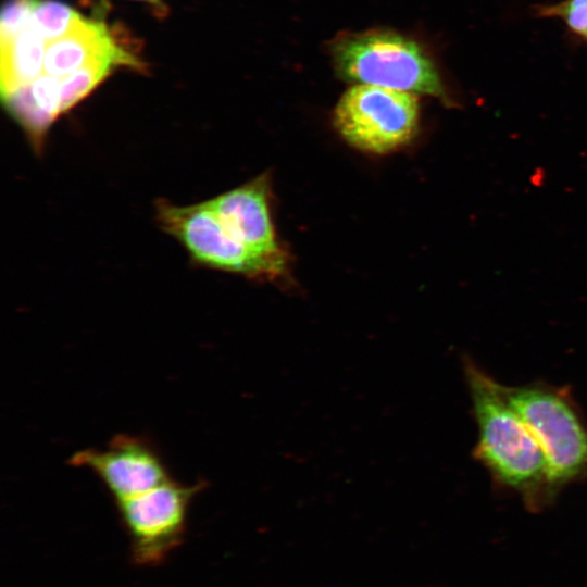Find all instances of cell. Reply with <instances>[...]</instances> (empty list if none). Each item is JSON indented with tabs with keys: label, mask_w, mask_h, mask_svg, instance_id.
<instances>
[{
	"label": "cell",
	"mask_w": 587,
	"mask_h": 587,
	"mask_svg": "<svg viewBox=\"0 0 587 587\" xmlns=\"http://www.w3.org/2000/svg\"><path fill=\"white\" fill-rule=\"evenodd\" d=\"M155 217L159 226L175 238L198 265L263 278H276L287 270V259L260 255L237 241L207 200L191 205L158 200Z\"/></svg>",
	"instance_id": "obj_4"
},
{
	"label": "cell",
	"mask_w": 587,
	"mask_h": 587,
	"mask_svg": "<svg viewBox=\"0 0 587 587\" xmlns=\"http://www.w3.org/2000/svg\"><path fill=\"white\" fill-rule=\"evenodd\" d=\"M68 463L93 472L115 502L172 479L155 446L145 437L127 434L115 435L102 449L79 450Z\"/></svg>",
	"instance_id": "obj_7"
},
{
	"label": "cell",
	"mask_w": 587,
	"mask_h": 587,
	"mask_svg": "<svg viewBox=\"0 0 587 587\" xmlns=\"http://www.w3.org/2000/svg\"><path fill=\"white\" fill-rule=\"evenodd\" d=\"M207 486L170 479L141 495L115 502L130 541V555L136 565L158 566L182 545L188 509Z\"/></svg>",
	"instance_id": "obj_6"
},
{
	"label": "cell",
	"mask_w": 587,
	"mask_h": 587,
	"mask_svg": "<svg viewBox=\"0 0 587 587\" xmlns=\"http://www.w3.org/2000/svg\"><path fill=\"white\" fill-rule=\"evenodd\" d=\"M138 1H143L146 3L151 4L161 13H164L165 11V5L163 3V0H138Z\"/></svg>",
	"instance_id": "obj_15"
},
{
	"label": "cell",
	"mask_w": 587,
	"mask_h": 587,
	"mask_svg": "<svg viewBox=\"0 0 587 587\" xmlns=\"http://www.w3.org/2000/svg\"><path fill=\"white\" fill-rule=\"evenodd\" d=\"M462 365L477 427L473 455L496 485L519 496L529 512L545 510L559 492L539 444L504 397L500 383L470 357L462 358Z\"/></svg>",
	"instance_id": "obj_1"
},
{
	"label": "cell",
	"mask_w": 587,
	"mask_h": 587,
	"mask_svg": "<svg viewBox=\"0 0 587 587\" xmlns=\"http://www.w3.org/2000/svg\"><path fill=\"white\" fill-rule=\"evenodd\" d=\"M419 114V102L412 92L357 84L339 99L334 125L352 147L384 154L414 137Z\"/></svg>",
	"instance_id": "obj_5"
},
{
	"label": "cell",
	"mask_w": 587,
	"mask_h": 587,
	"mask_svg": "<svg viewBox=\"0 0 587 587\" xmlns=\"http://www.w3.org/2000/svg\"><path fill=\"white\" fill-rule=\"evenodd\" d=\"M547 15H557L576 34L587 37V0H566L545 9Z\"/></svg>",
	"instance_id": "obj_14"
},
{
	"label": "cell",
	"mask_w": 587,
	"mask_h": 587,
	"mask_svg": "<svg viewBox=\"0 0 587 587\" xmlns=\"http://www.w3.org/2000/svg\"><path fill=\"white\" fill-rule=\"evenodd\" d=\"M48 41L30 24L17 36L1 43V95L27 85L45 73Z\"/></svg>",
	"instance_id": "obj_10"
},
{
	"label": "cell",
	"mask_w": 587,
	"mask_h": 587,
	"mask_svg": "<svg viewBox=\"0 0 587 587\" xmlns=\"http://www.w3.org/2000/svg\"><path fill=\"white\" fill-rule=\"evenodd\" d=\"M83 16L58 0H37L30 25L49 42L68 34Z\"/></svg>",
	"instance_id": "obj_12"
},
{
	"label": "cell",
	"mask_w": 587,
	"mask_h": 587,
	"mask_svg": "<svg viewBox=\"0 0 587 587\" xmlns=\"http://www.w3.org/2000/svg\"><path fill=\"white\" fill-rule=\"evenodd\" d=\"M108 53L120 54L130 66H139L138 60L114 41L103 23L82 17L68 34L47 43L45 74L62 79L93 58Z\"/></svg>",
	"instance_id": "obj_9"
},
{
	"label": "cell",
	"mask_w": 587,
	"mask_h": 587,
	"mask_svg": "<svg viewBox=\"0 0 587 587\" xmlns=\"http://www.w3.org/2000/svg\"><path fill=\"white\" fill-rule=\"evenodd\" d=\"M338 75L355 84L447 99L440 76L419 43L389 30L349 34L332 45Z\"/></svg>",
	"instance_id": "obj_3"
},
{
	"label": "cell",
	"mask_w": 587,
	"mask_h": 587,
	"mask_svg": "<svg viewBox=\"0 0 587 587\" xmlns=\"http://www.w3.org/2000/svg\"><path fill=\"white\" fill-rule=\"evenodd\" d=\"M207 202L228 233L246 248L266 258L286 259L272 223L266 176H259Z\"/></svg>",
	"instance_id": "obj_8"
},
{
	"label": "cell",
	"mask_w": 587,
	"mask_h": 587,
	"mask_svg": "<svg viewBox=\"0 0 587 587\" xmlns=\"http://www.w3.org/2000/svg\"><path fill=\"white\" fill-rule=\"evenodd\" d=\"M115 64L129 65L122 55L115 53L102 54L61 79V110L67 112L86 98L110 74Z\"/></svg>",
	"instance_id": "obj_11"
},
{
	"label": "cell",
	"mask_w": 587,
	"mask_h": 587,
	"mask_svg": "<svg viewBox=\"0 0 587 587\" xmlns=\"http://www.w3.org/2000/svg\"><path fill=\"white\" fill-rule=\"evenodd\" d=\"M500 387L539 444L554 489L587 478V421L572 394L545 382Z\"/></svg>",
	"instance_id": "obj_2"
},
{
	"label": "cell",
	"mask_w": 587,
	"mask_h": 587,
	"mask_svg": "<svg viewBox=\"0 0 587 587\" xmlns=\"http://www.w3.org/2000/svg\"><path fill=\"white\" fill-rule=\"evenodd\" d=\"M37 0H7L0 15V41L5 43L29 26Z\"/></svg>",
	"instance_id": "obj_13"
}]
</instances>
